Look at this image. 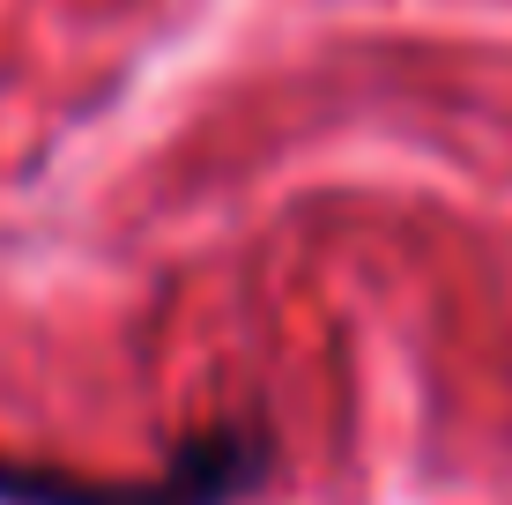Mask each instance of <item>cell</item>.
<instances>
[{
	"mask_svg": "<svg viewBox=\"0 0 512 505\" xmlns=\"http://www.w3.org/2000/svg\"><path fill=\"white\" fill-rule=\"evenodd\" d=\"M275 468V439L260 416L201 424L156 476H82L52 461L0 454V505H245Z\"/></svg>",
	"mask_w": 512,
	"mask_h": 505,
	"instance_id": "obj_1",
	"label": "cell"
}]
</instances>
